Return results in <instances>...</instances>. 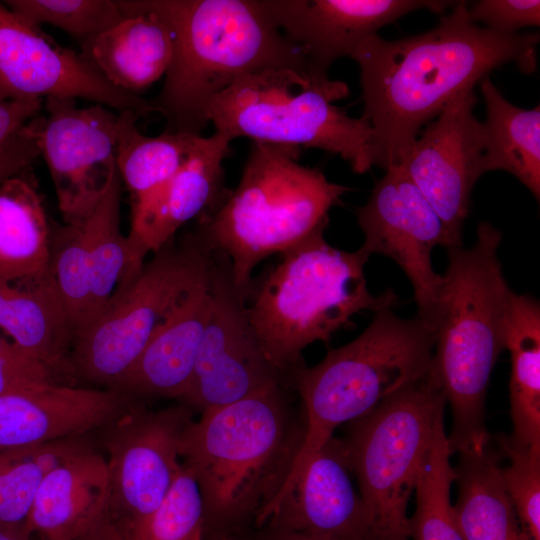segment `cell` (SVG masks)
Returning <instances> with one entry per match:
<instances>
[{"label": "cell", "instance_id": "1", "mask_svg": "<svg viewBox=\"0 0 540 540\" xmlns=\"http://www.w3.org/2000/svg\"><path fill=\"white\" fill-rule=\"evenodd\" d=\"M538 33L504 35L478 26L464 1L419 35L364 39L351 58L360 67L363 117L372 128V166L398 165L420 134L457 95L515 63L536 70Z\"/></svg>", "mask_w": 540, "mask_h": 540}, {"label": "cell", "instance_id": "2", "mask_svg": "<svg viewBox=\"0 0 540 540\" xmlns=\"http://www.w3.org/2000/svg\"><path fill=\"white\" fill-rule=\"evenodd\" d=\"M287 385L207 409L185 430L180 457L201 494L206 539L254 530L284 486L304 435Z\"/></svg>", "mask_w": 540, "mask_h": 540}, {"label": "cell", "instance_id": "3", "mask_svg": "<svg viewBox=\"0 0 540 540\" xmlns=\"http://www.w3.org/2000/svg\"><path fill=\"white\" fill-rule=\"evenodd\" d=\"M171 28L174 52L158 96L150 101L167 132L201 135L210 101L238 78L269 68L309 74L300 48L259 0H142ZM313 78V77H312Z\"/></svg>", "mask_w": 540, "mask_h": 540}, {"label": "cell", "instance_id": "4", "mask_svg": "<svg viewBox=\"0 0 540 540\" xmlns=\"http://www.w3.org/2000/svg\"><path fill=\"white\" fill-rule=\"evenodd\" d=\"M501 232L488 222L477 228L473 247L453 246L440 299L430 371L452 411L450 452L490 441L484 425L491 372L503 349L511 290L498 248Z\"/></svg>", "mask_w": 540, "mask_h": 540}, {"label": "cell", "instance_id": "5", "mask_svg": "<svg viewBox=\"0 0 540 540\" xmlns=\"http://www.w3.org/2000/svg\"><path fill=\"white\" fill-rule=\"evenodd\" d=\"M436 328L416 316L398 317L393 307L374 312L368 327L312 367L288 377L304 408V435L284 486L265 511L270 515L303 474L312 457L341 424L371 413L429 370Z\"/></svg>", "mask_w": 540, "mask_h": 540}, {"label": "cell", "instance_id": "6", "mask_svg": "<svg viewBox=\"0 0 540 540\" xmlns=\"http://www.w3.org/2000/svg\"><path fill=\"white\" fill-rule=\"evenodd\" d=\"M300 148L252 142L239 184L194 232L229 259L234 284L247 301L253 269L265 258L325 230L330 209L350 189L299 163Z\"/></svg>", "mask_w": 540, "mask_h": 540}, {"label": "cell", "instance_id": "7", "mask_svg": "<svg viewBox=\"0 0 540 540\" xmlns=\"http://www.w3.org/2000/svg\"><path fill=\"white\" fill-rule=\"evenodd\" d=\"M319 230L281 253V260L257 285L251 284L247 313L256 338L272 367L288 382L302 365L310 344L328 343L364 310L394 307L397 296L387 289L370 293L364 267L370 253L334 248Z\"/></svg>", "mask_w": 540, "mask_h": 540}, {"label": "cell", "instance_id": "8", "mask_svg": "<svg viewBox=\"0 0 540 540\" xmlns=\"http://www.w3.org/2000/svg\"><path fill=\"white\" fill-rule=\"evenodd\" d=\"M347 94L345 83L269 68L235 80L210 101L206 117L230 141L247 137L321 149L339 155L354 172L365 173L372 167V128L363 116L350 117L333 104Z\"/></svg>", "mask_w": 540, "mask_h": 540}, {"label": "cell", "instance_id": "9", "mask_svg": "<svg viewBox=\"0 0 540 540\" xmlns=\"http://www.w3.org/2000/svg\"><path fill=\"white\" fill-rule=\"evenodd\" d=\"M446 399L427 373L371 413L343 439L370 518V540H410L407 506Z\"/></svg>", "mask_w": 540, "mask_h": 540}, {"label": "cell", "instance_id": "10", "mask_svg": "<svg viewBox=\"0 0 540 540\" xmlns=\"http://www.w3.org/2000/svg\"><path fill=\"white\" fill-rule=\"evenodd\" d=\"M211 262L212 253L194 232L155 252L100 317L74 338L72 376L114 389L155 333L207 280Z\"/></svg>", "mask_w": 540, "mask_h": 540}, {"label": "cell", "instance_id": "11", "mask_svg": "<svg viewBox=\"0 0 540 540\" xmlns=\"http://www.w3.org/2000/svg\"><path fill=\"white\" fill-rule=\"evenodd\" d=\"M192 421L184 404L152 411L137 400L99 430L108 454L102 540H127L160 506L181 470L180 444Z\"/></svg>", "mask_w": 540, "mask_h": 540}, {"label": "cell", "instance_id": "12", "mask_svg": "<svg viewBox=\"0 0 540 540\" xmlns=\"http://www.w3.org/2000/svg\"><path fill=\"white\" fill-rule=\"evenodd\" d=\"M45 115L26 125L48 166L65 223L91 214L117 171L118 141L140 116L101 104L79 107L76 99L47 98Z\"/></svg>", "mask_w": 540, "mask_h": 540}, {"label": "cell", "instance_id": "13", "mask_svg": "<svg viewBox=\"0 0 540 540\" xmlns=\"http://www.w3.org/2000/svg\"><path fill=\"white\" fill-rule=\"evenodd\" d=\"M212 306L191 385L180 399L201 413L285 382L267 360L250 324L246 299L236 288L227 256L213 253L209 272ZM288 384V383H287Z\"/></svg>", "mask_w": 540, "mask_h": 540}, {"label": "cell", "instance_id": "14", "mask_svg": "<svg viewBox=\"0 0 540 540\" xmlns=\"http://www.w3.org/2000/svg\"><path fill=\"white\" fill-rule=\"evenodd\" d=\"M357 210L364 247L394 260L410 280L417 316L436 328L443 275L432 266L435 246H456L443 221L400 165L387 167Z\"/></svg>", "mask_w": 540, "mask_h": 540}, {"label": "cell", "instance_id": "15", "mask_svg": "<svg viewBox=\"0 0 540 540\" xmlns=\"http://www.w3.org/2000/svg\"><path fill=\"white\" fill-rule=\"evenodd\" d=\"M82 98L140 118L150 101L113 86L80 53L0 3V100Z\"/></svg>", "mask_w": 540, "mask_h": 540}, {"label": "cell", "instance_id": "16", "mask_svg": "<svg viewBox=\"0 0 540 540\" xmlns=\"http://www.w3.org/2000/svg\"><path fill=\"white\" fill-rule=\"evenodd\" d=\"M474 88L452 99L429 122L398 164L443 221L456 246L472 188L484 169L485 127L474 115Z\"/></svg>", "mask_w": 540, "mask_h": 540}, {"label": "cell", "instance_id": "17", "mask_svg": "<svg viewBox=\"0 0 540 540\" xmlns=\"http://www.w3.org/2000/svg\"><path fill=\"white\" fill-rule=\"evenodd\" d=\"M283 35L306 56L311 75L326 81L330 65L367 37L420 9L444 12L442 0H259Z\"/></svg>", "mask_w": 540, "mask_h": 540}, {"label": "cell", "instance_id": "18", "mask_svg": "<svg viewBox=\"0 0 540 540\" xmlns=\"http://www.w3.org/2000/svg\"><path fill=\"white\" fill-rule=\"evenodd\" d=\"M226 137L197 136L188 157L157 191L131 205L127 237L134 256L144 261L169 243L188 221L214 212L230 191L224 186V159L230 153Z\"/></svg>", "mask_w": 540, "mask_h": 540}, {"label": "cell", "instance_id": "19", "mask_svg": "<svg viewBox=\"0 0 540 540\" xmlns=\"http://www.w3.org/2000/svg\"><path fill=\"white\" fill-rule=\"evenodd\" d=\"M351 473L344 440L331 437L261 527L370 540V518Z\"/></svg>", "mask_w": 540, "mask_h": 540}, {"label": "cell", "instance_id": "20", "mask_svg": "<svg viewBox=\"0 0 540 540\" xmlns=\"http://www.w3.org/2000/svg\"><path fill=\"white\" fill-rule=\"evenodd\" d=\"M137 399L114 389L51 383L0 395V449L22 448L100 430Z\"/></svg>", "mask_w": 540, "mask_h": 540}, {"label": "cell", "instance_id": "21", "mask_svg": "<svg viewBox=\"0 0 540 540\" xmlns=\"http://www.w3.org/2000/svg\"><path fill=\"white\" fill-rule=\"evenodd\" d=\"M106 504V459L95 449L80 453L45 476L24 533L42 540H102Z\"/></svg>", "mask_w": 540, "mask_h": 540}, {"label": "cell", "instance_id": "22", "mask_svg": "<svg viewBox=\"0 0 540 540\" xmlns=\"http://www.w3.org/2000/svg\"><path fill=\"white\" fill-rule=\"evenodd\" d=\"M211 306L208 276L150 339L114 390L137 400H180L192 382Z\"/></svg>", "mask_w": 540, "mask_h": 540}, {"label": "cell", "instance_id": "23", "mask_svg": "<svg viewBox=\"0 0 540 540\" xmlns=\"http://www.w3.org/2000/svg\"><path fill=\"white\" fill-rule=\"evenodd\" d=\"M125 17L81 42L80 55L113 86L136 94L166 74L174 39L169 25L142 0H121Z\"/></svg>", "mask_w": 540, "mask_h": 540}, {"label": "cell", "instance_id": "24", "mask_svg": "<svg viewBox=\"0 0 540 540\" xmlns=\"http://www.w3.org/2000/svg\"><path fill=\"white\" fill-rule=\"evenodd\" d=\"M0 328L56 378L72 376L73 333L51 274L32 283L0 281Z\"/></svg>", "mask_w": 540, "mask_h": 540}, {"label": "cell", "instance_id": "25", "mask_svg": "<svg viewBox=\"0 0 540 540\" xmlns=\"http://www.w3.org/2000/svg\"><path fill=\"white\" fill-rule=\"evenodd\" d=\"M51 227L31 168L0 185V281L32 283L50 273Z\"/></svg>", "mask_w": 540, "mask_h": 540}, {"label": "cell", "instance_id": "26", "mask_svg": "<svg viewBox=\"0 0 540 540\" xmlns=\"http://www.w3.org/2000/svg\"><path fill=\"white\" fill-rule=\"evenodd\" d=\"M458 454V499L453 507L463 539L523 540L502 481L501 453L489 441Z\"/></svg>", "mask_w": 540, "mask_h": 540}, {"label": "cell", "instance_id": "27", "mask_svg": "<svg viewBox=\"0 0 540 540\" xmlns=\"http://www.w3.org/2000/svg\"><path fill=\"white\" fill-rule=\"evenodd\" d=\"M511 357L510 406L520 446L540 448V306L528 295L510 294L504 335Z\"/></svg>", "mask_w": 540, "mask_h": 540}, {"label": "cell", "instance_id": "28", "mask_svg": "<svg viewBox=\"0 0 540 540\" xmlns=\"http://www.w3.org/2000/svg\"><path fill=\"white\" fill-rule=\"evenodd\" d=\"M486 104L485 172L502 170L540 197V108H519L507 101L489 77L481 82Z\"/></svg>", "mask_w": 540, "mask_h": 540}, {"label": "cell", "instance_id": "29", "mask_svg": "<svg viewBox=\"0 0 540 540\" xmlns=\"http://www.w3.org/2000/svg\"><path fill=\"white\" fill-rule=\"evenodd\" d=\"M122 181L118 171L97 206L81 220L91 279L94 322L114 294L142 269L120 228ZM93 322V323H94Z\"/></svg>", "mask_w": 540, "mask_h": 540}, {"label": "cell", "instance_id": "30", "mask_svg": "<svg viewBox=\"0 0 540 540\" xmlns=\"http://www.w3.org/2000/svg\"><path fill=\"white\" fill-rule=\"evenodd\" d=\"M94 449L88 435L0 449V526L24 533L34 497L45 476L73 456Z\"/></svg>", "mask_w": 540, "mask_h": 540}, {"label": "cell", "instance_id": "31", "mask_svg": "<svg viewBox=\"0 0 540 540\" xmlns=\"http://www.w3.org/2000/svg\"><path fill=\"white\" fill-rule=\"evenodd\" d=\"M197 136L167 131L145 136L139 132L137 120L125 127L118 141L116 167L131 205L157 191L177 172Z\"/></svg>", "mask_w": 540, "mask_h": 540}, {"label": "cell", "instance_id": "32", "mask_svg": "<svg viewBox=\"0 0 540 540\" xmlns=\"http://www.w3.org/2000/svg\"><path fill=\"white\" fill-rule=\"evenodd\" d=\"M444 421L434 432L422 462L417 482L416 507L409 518V537L412 540H464L459 529L450 489L456 479Z\"/></svg>", "mask_w": 540, "mask_h": 540}, {"label": "cell", "instance_id": "33", "mask_svg": "<svg viewBox=\"0 0 540 540\" xmlns=\"http://www.w3.org/2000/svg\"><path fill=\"white\" fill-rule=\"evenodd\" d=\"M50 272L74 340L94 322L90 270L80 221L51 228Z\"/></svg>", "mask_w": 540, "mask_h": 540}, {"label": "cell", "instance_id": "34", "mask_svg": "<svg viewBox=\"0 0 540 540\" xmlns=\"http://www.w3.org/2000/svg\"><path fill=\"white\" fill-rule=\"evenodd\" d=\"M3 3L29 22L53 25L80 43L125 17L119 1L115 0H6Z\"/></svg>", "mask_w": 540, "mask_h": 540}, {"label": "cell", "instance_id": "35", "mask_svg": "<svg viewBox=\"0 0 540 540\" xmlns=\"http://www.w3.org/2000/svg\"><path fill=\"white\" fill-rule=\"evenodd\" d=\"M127 540H206L201 494L183 464L163 502Z\"/></svg>", "mask_w": 540, "mask_h": 540}, {"label": "cell", "instance_id": "36", "mask_svg": "<svg viewBox=\"0 0 540 540\" xmlns=\"http://www.w3.org/2000/svg\"><path fill=\"white\" fill-rule=\"evenodd\" d=\"M497 443L509 464L501 469L523 540H540V448L520 446L508 435Z\"/></svg>", "mask_w": 540, "mask_h": 540}, {"label": "cell", "instance_id": "37", "mask_svg": "<svg viewBox=\"0 0 540 540\" xmlns=\"http://www.w3.org/2000/svg\"><path fill=\"white\" fill-rule=\"evenodd\" d=\"M473 22L499 34H517L523 27L540 25L539 0H480L468 8Z\"/></svg>", "mask_w": 540, "mask_h": 540}, {"label": "cell", "instance_id": "38", "mask_svg": "<svg viewBox=\"0 0 540 540\" xmlns=\"http://www.w3.org/2000/svg\"><path fill=\"white\" fill-rule=\"evenodd\" d=\"M51 383L59 381L44 364L0 337V395Z\"/></svg>", "mask_w": 540, "mask_h": 540}, {"label": "cell", "instance_id": "39", "mask_svg": "<svg viewBox=\"0 0 540 540\" xmlns=\"http://www.w3.org/2000/svg\"><path fill=\"white\" fill-rule=\"evenodd\" d=\"M39 156L37 142L24 126L0 151V185L9 177L29 168Z\"/></svg>", "mask_w": 540, "mask_h": 540}, {"label": "cell", "instance_id": "40", "mask_svg": "<svg viewBox=\"0 0 540 540\" xmlns=\"http://www.w3.org/2000/svg\"><path fill=\"white\" fill-rule=\"evenodd\" d=\"M44 100H0V151L33 118L40 115Z\"/></svg>", "mask_w": 540, "mask_h": 540}, {"label": "cell", "instance_id": "41", "mask_svg": "<svg viewBox=\"0 0 540 540\" xmlns=\"http://www.w3.org/2000/svg\"><path fill=\"white\" fill-rule=\"evenodd\" d=\"M243 537L245 540H342L337 538L279 531L266 527L255 529Z\"/></svg>", "mask_w": 540, "mask_h": 540}, {"label": "cell", "instance_id": "42", "mask_svg": "<svg viewBox=\"0 0 540 540\" xmlns=\"http://www.w3.org/2000/svg\"><path fill=\"white\" fill-rule=\"evenodd\" d=\"M0 540H29V538L22 531L0 526Z\"/></svg>", "mask_w": 540, "mask_h": 540}, {"label": "cell", "instance_id": "43", "mask_svg": "<svg viewBox=\"0 0 540 540\" xmlns=\"http://www.w3.org/2000/svg\"><path fill=\"white\" fill-rule=\"evenodd\" d=\"M206 540H245V538L243 536L222 535V536H211V537H208Z\"/></svg>", "mask_w": 540, "mask_h": 540}]
</instances>
